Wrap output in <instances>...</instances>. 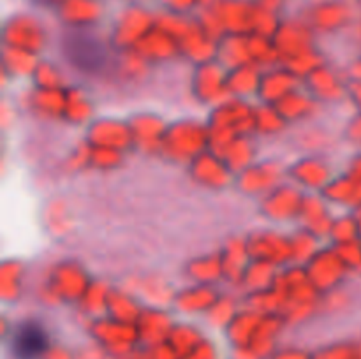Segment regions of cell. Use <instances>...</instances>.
<instances>
[{
  "mask_svg": "<svg viewBox=\"0 0 361 359\" xmlns=\"http://www.w3.org/2000/svg\"><path fill=\"white\" fill-rule=\"evenodd\" d=\"M48 348L46 331L35 322H25L13 336V352L18 359H37Z\"/></svg>",
  "mask_w": 361,
  "mask_h": 359,
  "instance_id": "cell-1",
  "label": "cell"
}]
</instances>
